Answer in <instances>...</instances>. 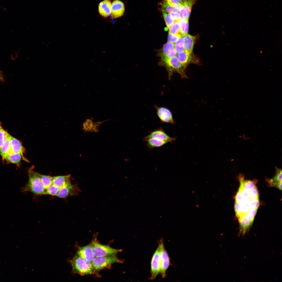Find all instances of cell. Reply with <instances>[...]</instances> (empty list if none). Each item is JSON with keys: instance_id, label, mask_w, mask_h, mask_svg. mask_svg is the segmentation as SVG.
Wrapping results in <instances>:
<instances>
[{"instance_id": "obj_10", "label": "cell", "mask_w": 282, "mask_h": 282, "mask_svg": "<svg viewBox=\"0 0 282 282\" xmlns=\"http://www.w3.org/2000/svg\"><path fill=\"white\" fill-rule=\"evenodd\" d=\"M154 107L157 115L161 122L173 124H175L172 113L169 109L164 107H158L156 105Z\"/></svg>"}, {"instance_id": "obj_8", "label": "cell", "mask_w": 282, "mask_h": 282, "mask_svg": "<svg viewBox=\"0 0 282 282\" xmlns=\"http://www.w3.org/2000/svg\"><path fill=\"white\" fill-rule=\"evenodd\" d=\"M159 242L161 246L160 273L162 278L166 276V272L170 264V258L166 250L163 240H161Z\"/></svg>"}, {"instance_id": "obj_3", "label": "cell", "mask_w": 282, "mask_h": 282, "mask_svg": "<svg viewBox=\"0 0 282 282\" xmlns=\"http://www.w3.org/2000/svg\"><path fill=\"white\" fill-rule=\"evenodd\" d=\"M73 272L81 275L97 274L91 263L77 255L71 261Z\"/></svg>"}, {"instance_id": "obj_31", "label": "cell", "mask_w": 282, "mask_h": 282, "mask_svg": "<svg viewBox=\"0 0 282 282\" xmlns=\"http://www.w3.org/2000/svg\"><path fill=\"white\" fill-rule=\"evenodd\" d=\"M162 12L167 26L169 28L174 22V21L170 13L167 12L162 10Z\"/></svg>"}, {"instance_id": "obj_13", "label": "cell", "mask_w": 282, "mask_h": 282, "mask_svg": "<svg viewBox=\"0 0 282 282\" xmlns=\"http://www.w3.org/2000/svg\"><path fill=\"white\" fill-rule=\"evenodd\" d=\"M198 0H183L182 7L179 11L180 19L189 20L192 7Z\"/></svg>"}, {"instance_id": "obj_14", "label": "cell", "mask_w": 282, "mask_h": 282, "mask_svg": "<svg viewBox=\"0 0 282 282\" xmlns=\"http://www.w3.org/2000/svg\"><path fill=\"white\" fill-rule=\"evenodd\" d=\"M125 10L124 3L119 0L114 1L111 4V15L113 19L118 18L124 14Z\"/></svg>"}, {"instance_id": "obj_32", "label": "cell", "mask_w": 282, "mask_h": 282, "mask_svg": "<svg viewBox=\"0 0 282 282\" xmlns=\"http://www.w3.org/2000/svg\"><path fill=\"white\" fill-rule=\"evenodd\" d=\"M169 29V32L172 34L181 35L179 25L178 21H175Z\"/></svg>"}, {"instance_id": "obj_11", "label": "cell", "mask_w": 282, "mask_h": 282, "mask_svg": "<svg viewBox=\"0 0 282 282\" xmlns=\"http://www.w3.org/2000/svg\"><path fill=\"white\" fill-rule=\"evenodd\" d=\"M77 254L91 263L95 257L92 242L85 246L80 248L78 250Z\"/></svg>"}, {"instance_id": "obj_1", "label": "cell", "mask_w": 282, "mask_h": 282, "mask_svg": "<svg viewBox=\"0 0 282 282\" xmlns=\"http://www.w3.org/2000/svg\"><path fill=\"white\" fill-rule=\"evenodd\" d=\"M239 186L235 197L234 209L239 225V234L244 236L252 224L260 205L257 180L245 179L240 174Z\"/></svg>"}, {"instance_id": "obj_7", "label": "cell", "mask_w": 282, "mask_h": 282, "mask_svg": "<svg viewBox=\"0 0 282 282\" xmlns=\"http://www.w3.org/2000/svg\"><path fill=\"white\" fill-rule=\"evenodd\" d=\"M154 253L151 261V276L150 278L151 280L155 279L160 273V243Z\"/></svg>"}, {"instance_id": "obj_17", "label": "cell", "mask_w": 282, "mask_h": 282, "mask_svg": "<svg viewBox=\"0 0 282 282\" xmlns=\"http://www.w3.org/2000/svg\"><path fill=\"white\" fill-rule=\"evenodd\" d=\"M111 4L110 0H104L100 2L98 6L99 14L105 17L109 16L111 13Z\"/></svg>"}, {"instance_id": "obj_15", "label": "cell", "mask_w": 282, "mask_h": 282, "mask_svg": "<svg viewBox=\"0 0 282 282\" xmlns=\"http://www.w3.org/2000/svg\"><path fill=\"white\" fill-rule=\"evenodd\" d=\"M104 121H99L94 122L92 118L86 119L83 125V130L85 132H96L98 131L99 128Z\"/></svg>"}, {"instance_id": "obj_36", "label": "cell", "mask_w": 282, "mask_h": 282, "mask_svg": "<svg viewBox=\"0 0 282 282\" xmlns=\"http://www.w3.org/2000/svg\"><path fill=\"white\" fill-rule=\"evenodd\" d=\"M171 14L174 21H178L180 19V14L178 12L173 13Z\"/></svg>"}, {"instance_id": "obj_23", "label": "cell", "mask_w": 282, "mask_h": 282, "mask_svg": "<svg viewBox=\"0 0 282 282\" xmlns=\"http://www.w3.org/2000/svg\"><path fill=\"white\" fill-rule=\"evenodd\" d=\"M177 56L180 63L185 68L192 59L191 54L187 53L185 50L182 52L178 53Z\"/></svg>"}, {"instance_id": "obj_24", "label": "cell", "mask_w": 282, "mask_h": 282, "mask_svg": "<svg viewBox=\"0 0 282 282\" xmlns=\"http://www.w3.org/2000/svg\"><path fill=\"white\" fill-rule=\"evenodd\" d=\"M11 137L10 135L8 137L0 148V154L3 158L10 153Z\"/></svg>"}, {"instance_id": "obj_27", "label": "cell", "mask_w": 282, "mask_h": 282, "mask_svg": "<svg viewBox=\"0 0 282 282\" xmlns=\"http://www.w3.org/2000/svg\"><path fill=\"white\" fill-rule=\"evenodd\" d=\"M189 20L180 19L178 22L179 25L181 34L183 36L187 34L189 29Z\"/></svg>"}, {"instance_id": "obj_16", "label": "cell", "mask_w": 282, "mask_h": 282, "mask_svg": "<svg viewBox=\"0 0 282 282\" xmlns=\"http://www.w3.org/2000/svg\"><path fill=\"white\" fill-rule=\"evenodd\" d=\"M275 175L273 177L267 180L270 186L275 187L281 190L282 184V171L281 169L276 167Z\"/></svg>"}, {"instance_id": "obj_21", "label": "cell", "mask_w": 282, "mask_h": 282, "mask_svg": "<svg viewBox=\"0 0 282 282\" xmlns=\"http://www.w3.org/2000/svg\"><path fill=\"white\" fill-rule=\"evenodd\" d=\"M70 175L54 177L52 184L60 188L70 181Z\"/></svg>"}, {"instance_id": "obj_35", "label": "cell", "mask_w": 282, "mask_h": 282, "mask_svg": "<svg viewBox=\"0 0 282 282\" xmlns=\"http://www.w3.org/2000/svg\"><path fill=\"white\" fill-rule=\"evenodd\" d=\"M166 1L170 5L172 6L181 5L183 2V0H166Z\"/></svg>"}, {"instance_id": "obj_33", "label": "cell", "mask_w": 282, "mask_h": 282, "mask_svg": "<svg viewBox=\"0 0 282 282\" xmlns=\"http://www.w3.org/2000/svg\"><path fill=\"white\" fill-rule=\"evenodd\" d=\"M9 135L8 133L3 128L0 122V148Z\"/></svg>"}, {"instance_id": "obj_18", "label": "cell", "mask_w": 282, "mask_h": 282, "mask_svg": "<svg viewBox=\"0 0 282 282\" xmlns=\"http://www.w3.org/2000/svg\"><path fill=\"white\" fill-rule=\"evenodd\" d=\"M176 54L174 44L168 42L163 45V52L161 56L162 59L170 58L175 56Z\"/></svg>"}, {"instance_id": "obj_30", "label": "cell", "mask_w": 282, "mask_h": 282, "mask_svg": "<svg viewBox=\"0 0 282 282\" xmlns=\"http://www.w3.org/2000/svg\"><path fill=\"white\" fill-rule=\"evenodd\" d=\"M60 189L58 186L52 184L48 187L45 189L44 195L56 196Z\"/></svg>"}, {"instance_id": "obj_20", "label": "cell", "mask_w": 282, "mask_h": 282, "mask_svg": "<svg viewBox=\"0 0 282 282\" xmlns=\"http://www.w3.org/2000/svg\"><path fill=\"white\" fill-rule=\"evenodd\" d=\"M143 140L146 143V147L149 149L162 146L168 143L165 141L154 138H146L145 137L143 138Z\"/></svg>"}, {"instance_id": "obj_34", "label": "cell", "mask_w": 282, "mask_h": 282, "mask_svg": "<svg viewBox=\"0 0 282 282\" xmlns=\"http://www.w3.org/2000/svg\"><path fill=\"white\" fill-rule=\"evenodd\" d=\"M181 35L173 34L169 32L168 40L169 42L174 43H175L181 36Z\"/></svg>"}, {"instance_id": "obj_22", "label": "cell", "mask_w": 282, "mask_h": 282, "mask_svg": "<svg viewBox=\"0 0 282 282\" xmlns=\"http://www.w3.org/2000/svg\"><path fill=\"white\" fill-rule=\"evenodd\" d=\"M183 37L185 40V50L188 54H191L195 42V38L188 34Z\"/></svg>"}, {"instance_id": "obj_37", "label": "cell", "mask_w": 282, "mask_h": 282, "mask_svg": "<svg viewBox=\"0 0 282 282\" xmlns=\"http://www.w3.org/2000/svg\"><path fill=\"white\" fill-rule=\"evenodd\" d=\"M4 75L2 72L0 71V81L4 82Z\"/></svg>"}, {"instance_id": "obj_28", "label": "cell", "mask_w": 282, "mask_h": 282, "mask_svg": "<svg viewBox=\"0 0 282 282\" xmlns=\"http://www.w3.org/2000/svg\"><path fill=\"white\" fill-rule=\"evenodd\" d=\"M37 174L45 189L52 184L53 177L41 174L38 173Z\"/></svg>"}, {"instance_id": "obj_6", "label": "cell", "mask_w": 282, "mask_h": 282, "mask_svg": "<svg viewBox=\"0 0 282 282\" xmlns=\"http://www.w3.org/2000/svg\"><path fill=\"white\" fill-rule=\"evenodd\" d=\"M169 69V78H171L172 73L176 72L179 73L182 78H186L185 69L176 56L162 59Z\"/></svg>"}, {"instance_id": "obj_19", "label": "cell", "mask_w": 282, "mask_h": 282, "mask_svg": "<svg viewBox=\"0 0 282 282\" xmlns=\"http://www.w3.org/2000/svg\"><path fill=\"white\" fill-rule=\"evenodd\" d=\"M25 151V149L20 142L11 136L10 153H20L23 155Z\"/></svg>"}, {"instance_id": "obj_4", "label": "cell", "mask_w": 282, "mask_h": 282, "mask_svg": "<svg viewBox=\"0 0 282 282\" xmlns=\"http://www.w3.org/2000/svg\"><path fill=\"white\" fill-rule=\"evenodd\" d=\"M123 260L119 259L116 255H112L95 257L91 263L97 272L104 269L109 268L114 263H122Z\"/></svg>"}, {"instance_id": "obj_25", "label": "cell", "mask_w": 282, "mask_h": 282, "mask_svg": "<svg viewBox=\"0 0 282 282\" xmlns=\"http://www.w3.org/2000/svg\"><path fill=\"white\" fill-rule=\"evenodd\" d=\"M22 156L23 155L20 153H11L7 155L4 158L12 163L18 165Z\"/></svg>"}, {"instance_id": "obj_29", "label": "cell", "mask_w": 282, "mask_h": 282, "mask_svg": "<svg viewBox=\"0 0 282 282\" xmlns=\"http://www.w3.org/2000/svg\"><path fill=\"white\" fill-rule=\"evenodd\" d=\"M185 40L183 36L180 37L176 42L175 45V49L176 52L180 53L184 50Z\"/></svg>"}, {"instance_id": "obj_12", "label": "cell", "mask_w": 282, "mask_h": 282, "mask_svg": "<svg viewBox=\"0 0 282 282\" xmlns=\"http://www.w3.org/2000/svg\"><path fill=\"white\" fill-rule=\"evenodd\" d=\"M145 137L148 138H155L168 143H172L176 139L175 137H171L168 135L162 127L158 128L151 131L148 135Z\"/></svg>"}, {"instance_id": "obj_2", "label": "cell", "mask_w": 282, "mask_h": 282, "mask_svg": "<svg viewBox=\"0 0 282 282\" xmlns=\"http://www.w3.org/2000/svg\"><path fill=\"white\" fill-rule=\"evenodd\" d=\"M29 179L26 184L22 189L23 192H30L37 195H44L45 189L37 173L32 168L28 172Z\"/></svg>"}, {"instance_id": "obj_9", "label": "cell", "mask_w": 282, "mask_h": 282, "mask_svg": "<svg viewBox=\"0 0 282 282\" xmlns=\"http://www.w3.org/2000/svg\"><path fill=\"white\" fill-rule=\"evenodd\" d=\"M80 190L76 184H72L70 181L60 188L56 196L61 198L77 195Z\"/></svg>"}, {"instance_id": "obj_26", "label": "cell", "mask_w": 282, "mask_h": 282, "mask_svg": "<svg viewBox=\"0 0 282 282\" xmlns=\"http://www.w3.org/2000/svg\"><path fill=\"white\" fill-rule=\"evenodd\" d=\"M161 5L162 10L170 13L179 12L182 7L181 5L175 6H171L168 3L166 0L163 1Z\"/></svg>"}, {"instance_id": "obj_5", "label": "cell", "mask_w": 282, "mask_h": 282, "mask_svg": "<svg viewBox=\"0 0 282 282\" xmlns=\"http://www.w3.org/2000/svg\"><path fill=\"white\" fill-rule=\"evenodd\" d=\"M93 252L96 257L116 255L122 250L121 249L113 248L108 245L99 243L96 238L91 242Z\"/></svg>"}]
</instances>
